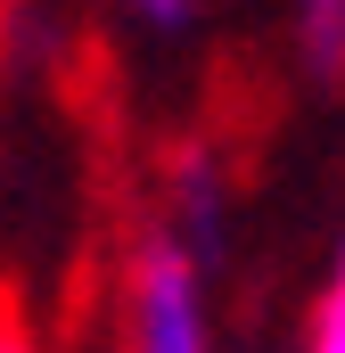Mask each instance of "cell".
Masks as SVG:
<instances>
[{
	"label": "cell",
	"instance_id": "cell-6",
	"mask_svg": "<svg viewBox=\"0 0 345 353\" xmlns=\"http://www.w3.org/2000/svg\"><path fill=\"white\" fill-rule=\"evenodd\" d=\"M0 353H50V345H41V337L17 321V312H0Z\"/></svg>",
	"mask_w": 345,
	"mask_h": 353
},
{
	"label": "cell",
	"instance_id": "cell-2",
	"mask_svg": "<svg viewBox=\"0 0 345 353\" xmlns=\"http://www.w3.org/2000/svg\"><path fill=\"white\" fill-rule=\"evenodd\" d=\"M148 214L172 222L206 263H222V255H230V173H222V157H214V148H181L165 165V189H157Z\"/></svg>",
	"mask_w": 345,
	"mask_h": 353
},
{
	"label": "cell",
	"instance_id": "cell-3",
	"mask_svg": "<svg viewBox=\"0 0 345 353\" xmlns=\"http://www.w3.org/2000/svg\"><path fill=\"white\" fill-rule=\"evenodd\" d=\"M296 66L313 83H345V0H296Z\"/></svg>",
	"mask_w": 345,
	"mask_h": 353
},
{
	"label": "cell",
	"instance_id": "cell-4",
	"mask_svg": "<svg viewBox=\"0 0 345 353\" xmlns=\"http://www.w3.org/2000/svg\"><path fill=\"white\" fill-rule=\"evenodd\" d=\"M304 353H345V239H337V263H329V288H321V304H313Z\"/></svg>",
	"mask_w": 345,
	"mask_h": 353
},
{
	"label": "cell",
	"instance_id": "cell-5",
	"mask_svg": "<svg viewBox=\"0 0 345 353\" xmlns=\"http://www.w3.org/2000/svg\"><path fill=\"white\" fill-rule=\"evenodd\" d=\"M115 8H124L140 33H165V41H172V33H189V25L206 17V0H115Z\"/></svg>",
	"mask_w": 345,
	"mask_h": 353
},
{
	"label": "cell",
	"instance_id": "cell-1",
	"mask_svg": "<svg viewBox=\"0 0 345 353\" xmlns=\"http://www.w3.org/2000/svg\"><path fill=\"white\" fill-rule=\"evenodd\" d=\"M214 271L172 222L140 214L115 279V353H214Z\"/></svg>",
	"mask_w": 345,
	"mask_h": 353
}]
</instances>
